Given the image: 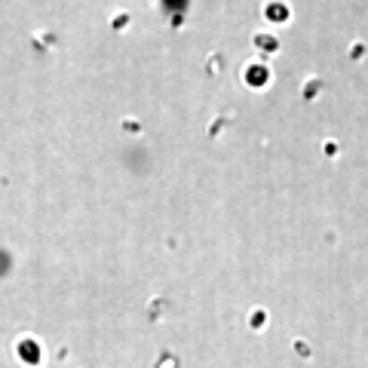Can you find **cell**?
<instances>
[{"label":"cell","mask_w":368,"mask_h":368,"mask_svg":"<svg viewBox=\"0 0 368 368\" xmlns=\"http://www.w3.org/2000/svg\"><path fill=\"white\" fill-rule=\"evenodd\" d=\"M264 18H267V21L283 25V21H289V18H292V9H289V3H286V0H267V3H264Z\"/></svg>","instance_id":"7a4b0ae2"},{"label":"cell","mask_w":368,"mask_h":368,"mask_svg":"<svg viewBox=\"0 0 368 368\" xmlns=\"http://www.w3.org/2000/svg\"><path fill=\"white\" fill-rule=\"evenodd\" d=\"M362 55H365V43H353V46H350V58H353V61H359Z\"/></svg>","instance_id":"5b68a950"},{"label":"cell","mask_w":368,"mask_h":368,"mask_svg":"<svg viewBox=\"0 0 368 368\" xmlns=\"http://www.w3.org/2000/svg\"><path fill=\"white\" fill-rule=\"evenodd\" d=\"M316 92H319V80H310V83H304V95H307V98H313Z\"/></svg>","instance_id":"8992f818"},{"label":"cell","mask_w":368,"mask_h":368,"mask_svg":"<svg viewBox=\"0 0 368 368\" xmlns=\"http://www.w3.org/2000/svg\"><path fill=\"white\" fill-rule=\"evenodd\" d=\"M126 21H129L126 12H117V15H114V28H126Z\"/></svg>","instance_id":"52a82bcc"},{"label":"cell","mask_w":368,"mask_h":368,"mask_svg":"<svg viewBox=\"0 0 368 368\" xmlns=\"http://www.w3.org/2000/svg\"><path fill=\"white\" fill-rule=\"evenodd\" d=\"M123 132L138 135V132H141V123H138V120H123Z\"/></svg>","instance_id":"277c9868"},{"label":"cell","mask_w":368,"mask_h":368,"mask_svg":"<svg viewBox=\"0 0 368 368\" xmlns=\"http://www.w3.org/2000/svg\"><path fill=\"white\" fill-rule=\"evenodd\" d=\"M255 46H258L261 55H273V52L279 49V40H276L273 34H255Z\"/></svg>","instance_id":"3957f363"},{"label":"cell","mask_w":368,"mask_h":368,"mask_svg":"<svg viewBox=\"0 0 368 368\" xmlns=\"http://www.w3.org/2000/svg\"><path fill=\"white\" fill-rule=\"evenodd\" d=\"M252 326H255V329H258V326H264V313H261V310H258V313H252Z\"/></svg>","instance_id":"9c48e42d"},{"label":"cell","mask_w":368,"mask_h":368,"mask_svg":"<svg viewBox=\"0 0 368 368\" xmlns=\"http://www.w3.org/2000/svg\"><path fill=\"white\" fill-rule=\"evenodd\" d=\"M243 80H246V86H252V89H264V86L270 83V64H267L264 58L249 61L246 71H243Z\"/></svg>","instance_id":"6da1fadb"},{"label":"cell","mask_w":368,"mask_h":368,"mask_svg":"<svg viewBox=\"0 0 368 368\" xmlns=\"http://www.w3.org/2000/svg\"><path fill=\"white\" fill-rule=\"evenodd\" d=\"M322 150H326V157H335V154H338V144H335V141H326Z\"/></svg>","instance_id":"ba28073f"}]
</instances>
